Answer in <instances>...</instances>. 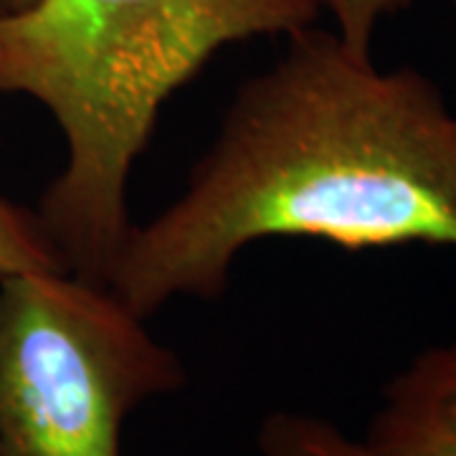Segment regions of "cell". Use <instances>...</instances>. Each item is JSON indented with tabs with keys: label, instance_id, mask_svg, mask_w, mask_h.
I'll return each instance as SVG.
<instances>
[{
	"label": "cell",
	"instance_id": "1",
	"mask_svg": "<svg viewBox=\"0 0 456 456\" xmlns=\"http://www.w3.org/2000/svg\"><path fill=\"white\" fill-rule=\"evenodd\" d=\"M281 236L456 248V114L436 82L383 71L335 31L289 36L236 89L183 193L132 226L107 287L145 320L178 297L218 299L239 254Z\"/></svg>",
	"mask_w": 456,
	"mask_h": 456
},
{
	"label": "cell",
	"instance_id": "2",
	"mask_svg": "<svg viewBox=\"0 0 456 456\" xmlns=\"http://www.w3.org/2000/svg\"><path fill=\"white\" fill-rule=\"evenodd\" d=\"M322 0H33L0 11V94L44 104L66 160L38 221L66 272L107 284L130 178L163 107L231 44L317 26Z\"/></svg>",
	"mask_w": 456,
	"mask_h": 456
},
{
	"label": "cell",
	"instance_id": "3",
	"mask_svg": "<svg viewBox=\"0 0 456 456\" xmlns=\"http://www.w3.org/2000/svg\"><path fill=\"white\" fill-rule=\"evenodd\" d=\"M188 370L142 314L66 269L0 279V456H122V428Z\"/></svg>",
	"mask_w": 456,
	"mask_h": 456
},
{
	"label": "cell",
	"instance_id": "4",
	"mask_svg": "<svg viewBox=\"0 0 456 456\" xmlns=\"http://www.w3.org/2000/svg\"><path fill=\"white\" fill-rule=\"evenodd\" d=\"M362 444L373 456H456V338L393 375Z\"/></svg>",
	"mask_w": 456,
	"mask_h": 456
},
{
	"label": "cell",
	"instance_id": "5",
	"mask_svg": "<svg viewBox=\"0 0 456 456\" xmlns=\"http://www.w3.org/2000/svg\"><path fill=\"white\" fill-rule=\"evenodd\" d=\"M259 456H373L362 439L314 413L272 411L256 434Z\"/></svg>",
	"mask_w": 456,
	"mask_h": 456
},
{
	"label": "cell",
	"instance_id": "6",
	"mask_svg": "<svg viewBox=\"0 0 456 456\" xmlns=\"http://www.w3.org/2000/svg\"><path fill=\"white\" fill-rule=\"evenodd\" d=\"M64 269L33 211L0 196V279Z\"/></svg>",
	"mask_w": 456,
	"mask_h": 456
},
{
	"label": "cell",
	"instance_id": "7",
	"mask_svg": "<svg viewBox=\"0 0 456 456\" xmlns=\"http://www.w3.org/2000/svg\"><path fill=\"white\" fill-rule=\"evenodd\" d=\"M413 0H322V8L335 20L342 44L360 56H373L378 26L393 13L406 11Z\"/></svg>",
	"mask_w": 456,
	"mask_h": 456
},
{
	"label": "cell",
	"instance_id": "8",
	"mask_svg": "<svg viewBox=\"0 0 456 456\" xmlns=\"http://www.w3.org/2000/svg\"><path fill=\"white\" fill-rule=\"evenodd\" d=\"M33 0H0V11H13V8H23Z\"/></svg>",
	"mask_w": 456,
	"mask_h": 456
},
{
	"label": "cell",
	"instance_id": "9",
	"mask_svg": "<svg viewBox=\"0 0 456 456\" xmlns=\"http://www.w3.org/2000/svg\"><path fill=\"white\" fill-rule=\"evenodd\" d=\"M452 3H454V8H456V0H452Z\"/></svg>",
	"mask_w": 456,
	"mask_h": 456
}]
</instances>
